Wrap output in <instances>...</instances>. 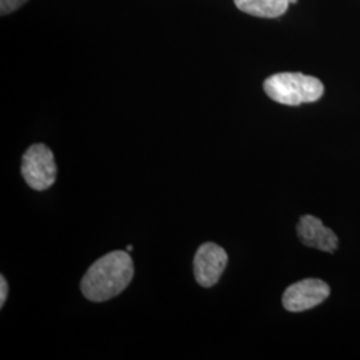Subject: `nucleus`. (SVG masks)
<instances>
[{
    "label": "nucleus",
    "mask_w": 360,
    "mask_h": 360,
    "mask_svg": "<svg viewBox=\"0 0 360 360\" xmlns=\"http://www.w3.org/2000/svg\"><path fill=\"white\" fill-rule=\"evenodd\" d=\"M58 168L51 150L46 144H32L22 159V175L27 184L37 190L44 191L55 183Z\"/></svg>",
    "instance_id": "nucleus-3"
},
{
    "label": "nucleus",
    "mask_w": 360,
    "mask_h": 360,
    "mask_svg": "<svg viewBox=\"0 0 360 360\" xmlns=\"http://www.w3.org/2000/svg\"><path fill=\"white\" fill-rule=\"evenodd\" d=\"M127 251H132V245H129V247H127Z\"/></svg>",
    "instance_id": "nucleus-11"
},
{
    "label": "nucleus",
    "mask_w": 360,
    "mask_h": 360,
    "mask_svg": "<svg viewBox=\"0 0 360 360\" xmlns=\"http://www.w3.org/2000/svg\"><path fill=\"white\" fill-rule=\"evenodd\" d=\"M28 0H0V13L8 15L25 6Z\"/></svg>",
    "instance_id": "nucleus-8"
},
{
    "label": "nucleus",
    "mask_w": 360,
    "mask_h": 360,
    "mask_svg": "<svg viewBox=\"0 0 360 360\" xmlns=\"http://www.w3.org/2000/svg\"><path fill=\"white\" fill-rule=\"evenodd\" d=\"M290 1V4H296L297 3V0H288Z\"/></svg>",
    "instance_id": "nucleus-10"
},
{
    "label": "nucleus",
    "mask_w": 360,
    "mask_h": 360,
    "mask_svg": "<svg viewBox=\"0 0 360 360\" xmlns=\"http://www.w3.org/2000/svg\"><path fill=\"white\" fill-rule=\"evenodd\" d=\"M263 89L270 99L284 105L312 103L319 101L324 92L319 79L300 72L271 75L264 80Z\"/></svg>",
    "instance_id": "nucleus-2"
},
{
    "label": "nucleus",
    "mask_w": 360,
    "mask_h": 360,
    "mask_svg": "<svg viewBox=\"0 0 360 360\" xmlns=\"http://www.w3.org/2000/svg\"><path fill=\"white\" fill-rule=\"evenodd\" d=\"M229 262L227 252L215 243L200 245L193 259V274L202 287H212L218 283Z\"/></svg>",
    "instance_id": "nucleus-5"
},
{
    "label": "nucleus",
    "mask_w": 360,
    "mask_h": 360,
    "mask_svg": "<svg viewBox=\"0 0 360 360\" xmlns=\"http://www.w3.org/2000/svg\"><path fill=\"white\" fill-rule=\"evenodd\" d=\"M7 295H8V284L4 279V276H0V307L4 306V303L7 300Z\"/></svg>",
    "instance_id": "nucleus-9"
},
{
    "label": "nucleus",
    "mask_w": 360,
    "mask_h": 360,
    "mask_svg": "<svg viewBox=\"0 0 360 360\" xmlns=\"http://www.w3.org/2000/svg\"><path fill=\"white\" fill-rule=\"evenodd\" d=\"M134 278V263L126 251H114L98 259L82 279L83 295L91 302H105L119 295Z\"/></svg>",
    "instance_id": "nucleus-1"
},
{
    "label": "nucleus",
    "mask_w": 360,
    "mask_h": 360,
    "mask_svg": "<svg viewBox=\"0 0 360 360\" xmlns=\"http://www.w3.org/2000/svg\"><path fill=\"white\" fill-rule=\"evenodd\" d=\"M235 6L242 13L274 19L285 13L290 1L288 0H233Z\"/></svg>",
    "instance_id": "nucleus-7"
},
{
    "label": "nucleus",
    "mask_w": 360,
    "mask_h": 360,
    "mask_svg": "<svg viewBox=\"0 0 360 360\" xmlns=\"http://www.w3.org/2000/svg\"><path fill=\"white\" fill-rule=\"evenodd\" d=\"M328 296V284L321 279H304L284 291L283 307L290 312H302L319 306Z\"/></svg>",
    "instance_id": "nucleus-4"
},
{
    "label": "nucleus",
    "mask_w": 360,
    "mask_h": 360,
    "mask_svg": "<svg viewBox=\"0 0 360 360\" xmlns=\"http://www.w3.org/2000/svg\"><path fill=\"white\" fill-rule=\"evenodd\" d=\"M296 231L303 245L318 248L321 251L334 252L339 245L335 232L326 227L321 219L315 218L312 215L302 217L297 223Z\"/></svg>",
    "instance_id": "nucleus-6"
}]
</instances>
